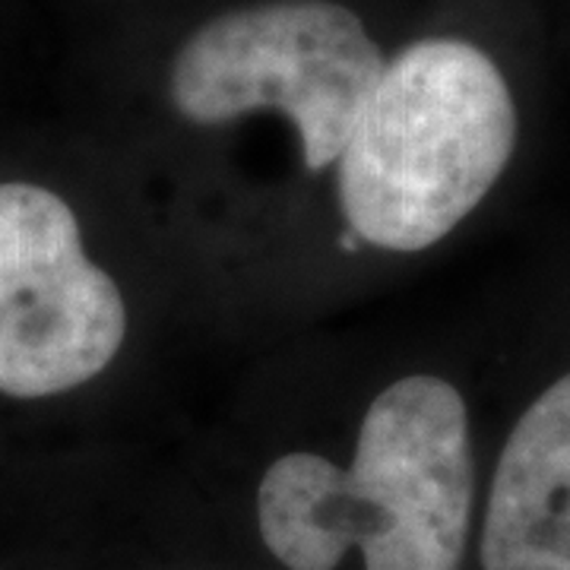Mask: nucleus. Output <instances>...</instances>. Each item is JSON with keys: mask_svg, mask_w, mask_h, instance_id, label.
Instances as JSON below:
<instances>
[{"mask_svg": "<svg viewBox=\"0 0 570 570\" xmlns=\"http://www.w3.org/2000/svg\"><path fill=\"white\" fill-rule=\"evenodd\" d=\"M475 504L469 412L460 390L409 374L367 406L355 460L285 453L257 489L261 535L288 570H460Z\"/></svg>", "mask_w": 570, "mask_h": 570, "instance_id": "obj_1", "label": "nucleus"}, {"mask_svg": "<svg viewBox=\"0 0 570 570\" xmlns=\"http://www.w3.org/2000/svg\"><path fill=\"white\" fill-rule=\"evenodd\" d=\"M384 55L365 22L333 0H276L228 10L190 32L168 92L190 124H228L276 108L295 124L311 171L340 159L381 80Z\"/></svg>", "mask_w": 570, "mask_h": 570, "instance_id": "obj_3", "label": "nucleus"}, {"mask_svg": "<svg viewBox=\"0 0 570 570\" xmlns=\"http://www.w3.org/2000/svg\"><path fill=\"white\" fill-rule=\"evenodd\" d=\"M127 336L121 288L86 257L80 223L39 184H0V393L82 387Z\"/></svg>", "mask_w": 570, "mask_h": 570, "instance_id": "obj_4", "label": "nucleus"}, {"mask_svg": "<svg viewBox=\"0 0 570 570\" xmlns=\"http://www.w3.org/2000/svg\"><path fill=\"white\" fill-rule=\"evenodd\" d=\"M513 146V92L479 45H409L384 63L336 159L348 232L400 254L438 245L489 197Z\"/></svg>", "mask_w": 570, "mask_h": 570, "instance_id": "obj_2", "label": "nucleus"}, {"mask_svg": "<svg viewBox=\"0 0 570 570\" xmlns=\"http://www.w3.org/2000/svg\"><path fill=\"white\" fill-rule=\"evenodd\" d=\"M479 558L485 570H570V374L510 431L491 479Z\"/></svg>", "mask_w": 570, "mask_h": 570, "instance_id": "obj_5", "label": "nucleus"}]
</instances>
